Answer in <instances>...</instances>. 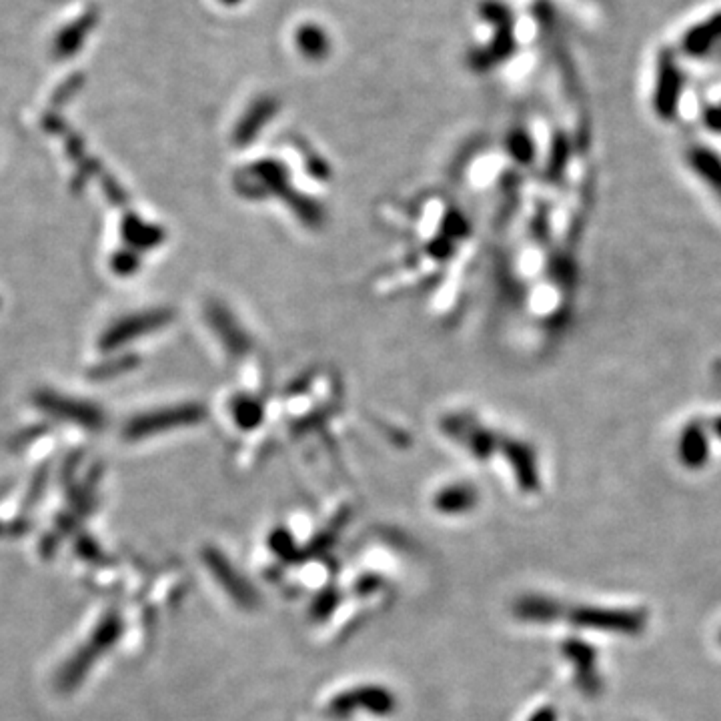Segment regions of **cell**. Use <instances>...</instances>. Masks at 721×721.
Listing matches in <instances>:
<instances>
[{
	"mask_svg": "<svg viewBox=\"0 0 721 721\" xmlns=\"http://www.w3.org/2000/svg\"><path fill=\"white\" fill-rule=\"evenodd\" d=\"M681 55L691 59H707L721 53V9L703 15L685 27L679 49Z\"/></svg>",
	"mask_w": 721,
	"mask_h": 721,
	"instance_id": "obj_1",
	"label": "cell"
}]
</instances>
